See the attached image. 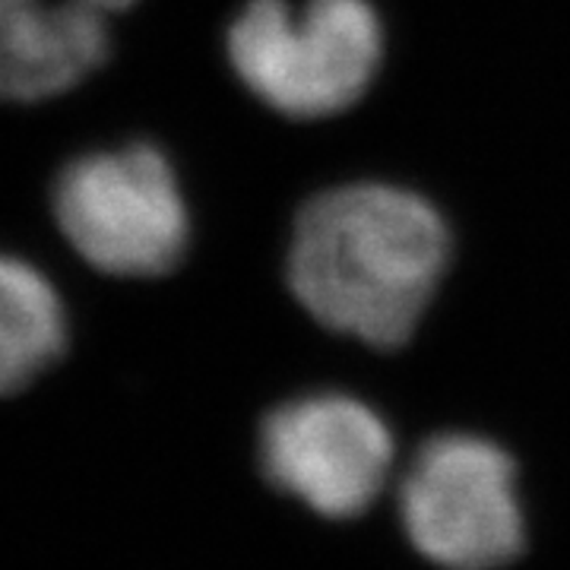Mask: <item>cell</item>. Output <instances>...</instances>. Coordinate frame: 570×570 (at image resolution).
<instances>
[{
    "label": "cell",
    "instance_id": "6da1fadb",
    "mask_svg": "<svg viewBox=\"0 0 570 570\" xmlns=\"http://www.w3.org/2000/svg\"><path fill=\"white\" fill-rule=\"evenodd\" d=\"M448 261V223L425 197L393 184H343L298 213L288 288L326 330L396 348L422 324Z\"/></svg>",
    "mask_w": 570,
    "mask_h": 570
},
{
    "label": "cell",
    "instance_id": "7a4b0ae2",
    "mask_svg": "<svg viewBox=\"0 0 570 570\" xmlns=\"http://www.w3.org/2000/svg\"><path fill=\"white\" fill-rule=\"evenodd\" d=\"M384 58V29L367 0H247L228 29V61L247 89L295 121L358 102Z\"/></svg>",
    "mask_w": 570,
    "mask_h": 570
},
{
    "label": "cell",
    "instance_id": "3957f363",
    "mask_svg": "<svg viewBox=\"0 0 570 570\" xmlns=\"http://www.w3.org/2000/svg\"><path fill=\"white\" fill-rule=\"evenodd\" d=\"M55 216L86 264L124 279L171 273L190 235L175 168L149 142L73 159L55 184Z\"/></svg>",
    "mask_w": 570,
    "mask_h": 570
},
{
    "label": "cell",
    "instance_id": "277c9868",
    "mask_svg": "<svg viewBox=\"0 0 570 570\" xmlns=\"http://www.w3.org/2000/svg\"><path fill=\"white\" fill-rule=\"evenodd\" d=\"M400 508L409 542L438 568H504L527 542L513 460L475 434L431 438L403 479Z\"/></svg>",
    "mask_w": 570,
    "mask_h": 570
},
{
    "label": "cell",
    "instance_id": "5b68a950",
    "mask_svg": "<svg viewBox=\"0 0 570 570\" xmlns=\"http://www.w3.org/2000/svg\"><path fill=\"white\" fill-rule=\"evenodd\" d=\"M266 479L302 504L348 520L374 504L393 466L387 422L346 393H314L283 403L261 428Z\"/></svg>",
    "mask_w": 570,
    "mask_h": 570
},
{
    "label": "cell",
    "instance_id": "8992f818",
    "mask_svg": "<svg viewBox=\"0 0 570 570\" xmlns=\"http://www.w3.org/2000/svg\"><path fill=\"white\" fill-rule=\"evenodd\" d=\"M134 0H0V102H41L108 58V17Z\"/></svg>",
    "mask_w": 570,
    "mask_h": 570
},
{
    "label": "cell",
    "instance_id": "52a82bcc",
    "mask_svg": "<svg viewBox=\"0 0 570 570\" xmlns=\"http://www.w3.org/2000/svg\"><path fill=\"white\" fill-rule=\"evenodd\" d=\"M63 346L67 314L55 285L32 264L0 254V396L29 387Z\"/></svg>",
    "mask_w": 570,
    "mask_h": 570
}]
</instances>
